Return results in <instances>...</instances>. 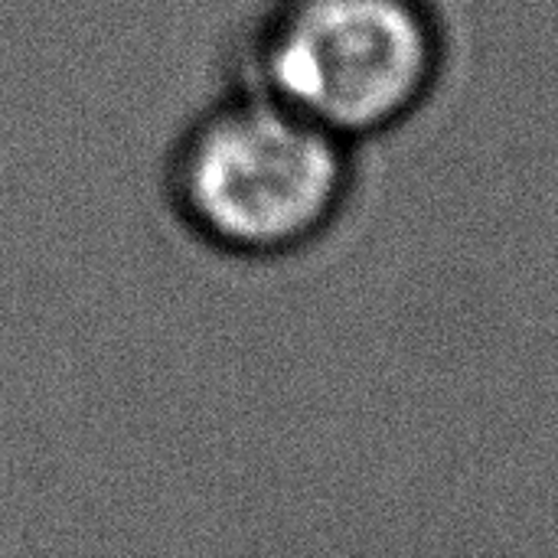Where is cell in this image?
Here are the masks:
<instances>
[{
  "label": "cell",
  "instance_id": "obj_1",
  "mask_svg": "<svg viewBox=\"0 0 558 558\" xmlns=\"http://www.w3.org/2000/svg\"><path fill=\"white\" fill-rule=\"evenodd\" d=\"M356 147L239 85L186 121L163 163L177 222L206 248L271 262L320 242L340 219Z\"/></svg>",
  "mask_w": 558,
  "mask_h": 558
},
{
  "label": "cell",
  "instance_id": "obj_2",
  "mask_svg": "<svg viewBox=\"0 0 558 558\" xmlns=\"http://www.w3.org/2000/svg\"><path fill=\"white\" fill-rule=\"evenodd\" d=\"M445 59L428 0H271L245 39L242 85L356 147L418 114Z\"/></svg>",
  "mask_w": 558,
  "mask_h": 558
}]
</instances>
